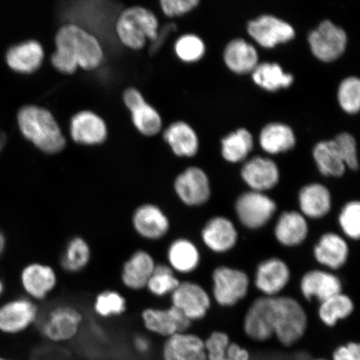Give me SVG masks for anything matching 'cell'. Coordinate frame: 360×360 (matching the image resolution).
Wrapping results in <instances>:
<instances>
[{"label":"cell","mask_w":360,"mask_h":360,"mask_svg":"<svg viewBox=\"0 0 360 360\" xmlns=\"http://www.w3.org/2000/svg\"><path fill=\"white\" fill-rule=\"evenodd\" d=\"M339 151L342 160H344L346 167L352 170L359 169L356 142L354 138L349 133H342L333 139Z\"/></svg>","instance_id":"cell-42"},{"label":"cell","mask_w":360,"mask_h":360,"mask_svg":"<svg viewBox=\"0 0 360 360\" xmlns=\"http://www.w3.org/2000/svg\"><path fill=\"white\" fill-rule=\"evenodd\" d=\"M248 32L264 48H274L295 38L292 26L273 15H262L248 25Z\"/></svg>","instance_id":"cell-19"},{"label":"cell","mask_w":360,"mask_h":360,"mask_svg":"<svg viewBox=\"0 0 360 360\" xmlns=\"http://www.w3.org/2000/svg\"><path fill=\"white\" fill-rule=\"evenodd\" d=\"M202 244L214 254L223 255L235 249L238 242V231L232 219L216 215L205 223L201 231Z\"/></svg>","instance_id":"cell-15"},{"label":"cell","mask_w":360,"mask_h":360,"mask_svg":"<svg viewBox=\"0 0 360 360\" xmlns=\"http://www.w3.org/2000/svg\"><path fill=\"white\" fill-rule=\"evenodd\" d=\"M131 226L136 235L143 240L156 242L169 235L170 219L165 210L154 202L139 205L131 215Z\"/></svg>","instance_id":"cell-11"},{"label":"cell","mask_w":360,"mask_h":360,"mask_svg":"<svg viewBox=\"0 0 360 360\" xmlns=\"http://www.w3.org/2000/svg\"><path fill=\"white\" fill-rule=\"evenodd\" d=\"M311 360H328V359H311Z\"/></svg>","instance_id":"cell-51"},{"label":"cell","mask_w":360,"mask_h":360,"mask_svg":"<svg viewBox=\"0 0 360 360\" xmlns=\"http://www.w3.org/2000/svg\"><path fill=\"white\" fill-rule=\"evenodd\" d=\"M350 250L347 238L335 232H326L313 248V256L323 269L335 272L347 264Z\"/></svg>","instance_id":"cell-17"},{"label":"cell","mask_w":360,"mask_h":360,"mask_svg":"<svg viewBox=\"0 0 360 360\" xmlns=\"http://www.w3.org/2000/svg\"><path fill=\"white\" fill-rule=\"evenodd\" d=\"M6 237H4L3 233L0 232V255H1L4 253V250H6Z\"/></svg>","instance_id":"cell-48"},{"label":"cell","mask_w":360,"mask_h":360,"mask_svg":"<svg viewBox=\"0 0 360 360\" xmlns=\"http://www.w3.org/2000/svg\"><path fill=\"white\" fill-rule=\"evenodd\" d=\"M354 308L351 297L342 292L319 303L317 314L323 325L334 328L338 323L351 316Z\"/></svg>","instance_id":"cell-32"},{"label":"cell","mask_w":360,"mask_h":360,"mask_svg":"<svg viewBox=\"0 0 360 360\" xmlns=\"http://www.w3.org/2000/svg\"><path fill=\"white\" fill-rule=\"evenodd\" d=\"M338 224L342 236L351 240L357 241L360 237V202L351 200L342 207L338 215Z\"/></svg>","instance_id":"cell-39"},{"label":"cell","mask_w":360,"mask_h":360,"mask_svg":"<svg viewBox=\"0 0 360 360\" xmlns=\"http://www.w3.org/2000/svg\"><path fill=\"white\" fill-rule=\"evenodd\" d=\"M4 290V285L3 281L1 280H0V295H1L3 294Z\"/></svg>","instance_id":"cell-50"},{"label":"cell","mask_w":360,"mask_h":360,"mask_svg":"<svg viewBox=\"0 0 360 360\" xmlns=\"http://www.w3.org/2000/svg\"><path fill=\"white\" fill-rule=\"evenodd\" d=\"M44 49L39 42L30 40L13 46L7 53V62L11 69L21 73H32L41 65Z\"/></svg>","instance_id":"cell-29"},{"label":"cell","mask_w":360,"mask_h":360,"mask_svg":"<svg viewBox=\"0 0 360 360\" xmlns=\"http://www.w3.org/2000/svg\"><path fill=\"white\" fill-rule=\"evenodd\" d=\"M345 31L330 20H325L309 35V44L314 56L323 62H332L343 55L347 46Z\"/></svg>","instance_id":"cell-13"},{"label":"cell","mask_w":360,"mask_h":360,"mask_svg":"<svg viewBox=\"0 0 360 360\" xmlns=\"http://www.w3.org/2000/svg\"><path fill=\"white\" fill-rule=\"evenodd\" d=\"M332 360H360V345L351 341L338 346L333 353Z\"/></svg>","instance_id":"cell-45"},{"label":"cell","mask_w":360,"mask_h":360,"mask_svg":"<svg viewBox=\"0 0 360 360\" xmlns=\"http://www.w3.org/2000/svg\"><path fill=\"white\" fill-rule=\"evenodd\" d=\"M211 280L213 299L221 307H233L249 294L250 278L240 269L220 265L214 269Z\"/></svg>","instance_id":"cell-6"},{"label":"cell","mask_w":360,"mask_h":360,"mask_svg":"<svg viewBox=\"0 0 360 360\" xmlns=\"http://www.w3.org/2000/svg\"><path fill=\"white\" fill-rule=\"evenodd\" d=\"M37 304L29 298L8 301L0 307V334L16 336L24 334L38 321Z\"/></svg>","instance_id":"cell-10"},{"label":"cell","mask_w":360,"mask_h":360,"mask_svg":"<svg viewBox=\"0 0 360 360\" xmlns=\"http://www.w3.org/2000/svg\"><path fill=\"white\" fill-rule=\"evenodd\" d=\"M250 359L249 351L235 342H231L222 360H250Z\"/></svg>","instance_id":"cell-47"},{"label":"cell","mask_w":360,"mask_h":360,"mask_svg":"<svg viewBox=\"0 0 360 360\" xmlns=\"http://www.w3.org/2000/svg\"><path fill=\"white\" fill-rule=\"evenodd\" d=\"M141 321L146 334L163 340L179 333L188 331L192 325V323L172 305L167 308H146L141 314Z\"/></svg>","instance_id":"cell-8"},{"label":"cell","mask_w":360,"mask_h":360,"mask_svg":"<svg viewBox=\"0 0 360 360\" xmlns=\"http://www.w3.org/2000/svg\"><path fill=\"white\" fill-rule=\"evenodd\" d=\"M252 79L259 87L268 91L290 87L294 82V77L285 73L280 65L276 63H262L256 66L252 72Z\"/></svg>","instance_id":"cell-35"},{"label":"cell","mask_w":360,"mask_h":360,"mask_svg":"<svg viewBox=\"0 0 360 360\" xmlns=\"http://www.w3.org/2000/svg\"><path fill=\"white\" fill-rule=\"evenodd\" d=\"M70 134L80 145H100L106 141L107 126L101 116L91 111H81L71 120Z\"/></svg>","instance_id":"cell-25"},{"label":"cell","mask_w":360,"mask_h":360,"mask_svg":"<svg viewBox=\"0 0 360 360\" xmlns=\"http://www.w3.org/2000/svg\"><path fill=\"white\" fill-rule=\"evenodd\" d=\"M132 347L135 354L141 357H146L152 353L154 345L151 337L147 334H136L132 339Z\"/></svg>","instance_id":"cell-46"},{"label":"cell","mask_w":360,"mask_h":360,"mask_svg":"<svg viewBox=\"0 0 360 360\" xmlns=\"http://www.w3.org/2000/svg\"><path fill=\"white\" fill-rule=\"evenodd\" d=\"M308 326V314L302 304L282 295L255 299L243 321L245 334L251 340L261 343L274 336L285 347L302 340Z\"/></svg>","instance_id":"cell-1"},{"label":"cell","mask_w":360,"mask_h":360,"mask_svg":"<svg viewBox=\"0 0 360 360\" xmlns=\"http://www.w3.org/2000/svg\"><path fill=\"white\" fill-rule=\"evenodd\" d=\"M309 235V220L299 210H285L278 215L274 227V236L281 245L298 247L304 244Z\"/></svg>","instance_id":"cell-24"},{"label":"cell","mask_w":360,"mask_h":360,"mask_svg":"<svg viewBox=\"0 0 360 360\" xmlns=\"http://www.w3.org/2000/svg\"><path fill=\"white\" fill-rule=\"evenodd\" d=\"M84 315L74 306L60 304L49 309L40 323L39 330L52 344H65L77 338L82 328Z\"/></svg>","instance_id":"cell-5"},{"label":"cell","mask_w":360,"mask_h":360,"mask_svg":"<svg viewBox=\"0 0 360 360\" xmlns=\"http://www.w3.org/2000/svg\"><path fill=\"white\" fill-rule=\"evenodd\" d=\"M313 155L317 168L323 176H343L346 165L337 150L334 141L319 142L314 147Z\"/></svg>","instance_id":"cell-34"},{"label":"cell","mask_w":360,"mask_h":360,"mask_svg":"<svg viewBox=\"0 0 360 360\" xmlns=\"http://www.w3.org/2000/svg\"><path fill=\"white\" fill-rule=\"evenodd\" d=\"M116 33L126 47L139 51L147 39L155 41L159 36V21L155 13L139 6L126 8L116 22Z\"/></svg>","instance_id":"cell-4"},{"label":"cell","mask_w":360,"mask_h":360,"mask_svg":"<svg viewBox=\"0 0 360 360\" xmlns=\"http://www.w3.org/2000/svg\"><path fill=\"white\" fill-rule=\"evenodd\" d=\"M298 204L300 212L308 220L323 219L332 210L331 193L322 184H306L299 192Z\"/></svg>","instance_id":"cell-26"},{"label":"cell","mask_w":360,"mask_h":360,"mask_svg":"<svg viewBox=\"0 0 360 360\" xmlns=\"http://www.w3.org/2000/svg\"><path fill=\"white\" fill-rule=\"evenodd\" d=\"M0 360H15L11 357L6 356V355H4L0 354Z\"/></svg>","instance_id":"cell-49"},{"label":"cell","mask_w":360,"mask_h":360,"mask_svg":"<svg viewBox=\"0 0 360 360\" xmlns=\"http://www.w3.org/2000/svg\"><path fill=\"white\" fill-rule=\"evenodd\" d=\"M164 139L179 157H193L199 150V139L191 125L179 121L169 126Z\"/></svg>","instance_id":"cell-30"},{"label":"cell","mask_w":360,"mask_h":360,"mask_svg":"<svg viewBox=\"0 0 360 360\" xmlns=\"http://www.w3.org/2000/svg\"><path fill=\"white\" fill-rule=\"evenodd\" d=\"M175 53L184 62L193 63L200 60L205 53V45L195 34H184L175 43Z\"/></svg>","instance_id":"cell-41"},{"label":"cell","mask_w":360,"mask_h":360,"mask_svg":"<svg viewBox=\"0 0 360 360\" xmlns=\"http://www.w3.org/2000/svg\"><path fill=\"white\" fill-rule=\"evenodd\" d=\"M241 178L252 191L266 193L280 182V169L276 162L267 158L255 157L246 162Z\"/></svg>","instance_id":"cell-23"},{"label":"cell","mask_w":360,"mask_h":360,"mask_svg":"<svg viewBox=\"0 0 360 360\" xmlns=\"http://www.w3.org/2000/svg\"><path fill=\"white\" fill-rule=\"evenodd\" d=\"M20 283L29 299L42 301L56 289L58 274L51 265L31 263L22 269Z\"/></svg>","instance_id":"cell-16"},{"label":"cell","mask_w":360,"mask_h":360,"mask_svg":"<svg viewBox=\"0 0 360 360\" xmlns=\"http://www.w3.org/2000/svg\"><path fill=\"white\" fill-rule=\"evenodd\" d=\"M224 60L229 69L236 74L252 73L259 65L258 52L245 39H236L225 48Z\"/></svg>","instance_id":"cell-28"},{"label":"cell","mask_w":360,"mask_h":360,"mask_svg":"<svg viewBox=\"0 0 360 360\" xmlns=\"http://www.w3.org/2000/svg\"><path fill=\"white\" fill-rule=\"evenodd\" d=\"M180 281L177 274L167 264L157 263L146 290L155 298H165L176 290Z\"/></svg>","instance_id":"cell-38"},{"label":"cell","mask_w":360,"mask_h":360,"mask_svg":"<svg viewBox=\"0 0 360 360\" xmlns=\"http://www.w3.org/2000/svg\"><path fill=\"white\" fill-rule=\"evenodd\" d=\"M124 105L131 112L132 121L138 131L146 136H154L162 127L161 117L136 89L129 88L124 93Z\"/></svg>","instance_id":"cell-20"},{"label":"cell","mask_w":360,"mask_h":360,"mask_svg":"<svg viewBox=\"0 0 360 360\" xmlns=\"http://www.w3.org/2000/svg\"><path fill=\"white\" fill-rule=\"evenodd\" d=\"M56 45L51 63L63 74H74L78 67L93 70L102 64L103 52L100 42L79 25L61 27L56 36Z\"/></svg>","instance_id":"cell-2"},{"label":"cell","mask_w":360,"mask_h":360,"mask_svg":"<svg viewBox=\"0 0 360 360\" xmlns=\"http://www.w3.org/2000/svg\"><path fill=\"white\" fill-rule=\"evenodd\" d=\"M301 295L306 300H316L321 303L343 292V282L335 272L314 269L305 272L300 282Z\"/></svg>","instance_id":"cell-18"},{"label":"cell","mask_w":360,"mask_h":360,"mask_svg":"<svg viewBox=\"0 0 360 360\" xmlns=\"http://www.w3.org/2000/svg\"><path fill=\"white\" fill-rule=\"evenodd\" d=\"M199 4V0H162L160 2L162 11L169 17L182 15Z\"/></svg>","instance_id":"cell-44"},{"label":"cell","mask_w":360,"mask_h":360,"mask_svg":"<svg viewBox=\"0 0 360 360\" xmlns=\"http://www.w3.org/2000/svg\"><path fill=\"white\" fill-rule=\"evenodd\" d=\"M291 281L290 265L280 257H270L259 263L255 269L254 283L262 296L281 295Z\"/></svg>","instance_id":"cell-14"},{"label":"cell","mask_w":360,"mask_h":360,"mask_svg":"<svg viewBox=\"0 0 360 360\" xmlns=\"http://www.w3.org/2000/svg\"><path fill=\"white\" fill-rule=\"evenodd\" d=\"M204 340L207 360H222L231 343V338L223 331H214Z\"/></svg>","instance_id":"cell-43"},{"label":"cell","mask_w":360,"mask_h":360,"mask_svg":"<svg viewBox=\"0 0 360 360\" xmlns=\"http://www.w3.org/2000/svg\"><path fill=\"white\" fill-rule=\"evenodd\" d=\"M92 250L89 242L81 236L71 238L61 255L60 263L64 271L78 274L83 271L91 261Z\"/></svg>","instance_id":"cell-31"},{"label":"cell","mask_w":360,"mask_h":360,"mask_svg":"<svg viewBox=\"0 0 360 360\" xmlns=\"http://www.w3.org/2000/svg\"><path fill=\"white\" fill-rule=\"evenodd\" d=\"M295 135L290 126L281 123L267 124L260 133L259 143L265 152L276 155L291 150Z\"/></svg>","instance_id":"cell-33"},{"label":"cell","mask_w":360,"mask_h":360,"mask_svg":"<svg viewBox=\"0 0 360 360\" xmlns=\"http://www.w3.org/2000/svg\"><path fill=\"white\" fill-rule=\"evenodd\" d=\"M254 141L245 129H240L222 139V155L231 163L244 160L253 150Z\"/></svg>","instance_id":"cell-36"},{"label":"cell","mask_w":360,"mask_h":360,"mask_svg":"<svg viewBox=\"0 0 360 360\" xmlns=\"http://www.w3.org/2000/svg\"><path fill=\"white\" fill-rule=\"evenodd\" d=\"M156 264L155 259L150 252L146 250H135L122 265L121 283L130 291L146 290Z\"/></svg>","instance_id":"cell-22"},{"label":"cell","mask_w":360,"mask_h":360,"mask_svg":"<svg viewBox=\"0 0 360 360\" xmlns=\"http://www.w3.org/2000/svg\"><path fill=\"white\" fill-rule=\"evenodd\" d=\"M160 360H207L205 340L188 331L162 342Z\"/></svg>","instance_id":"cell-21"},{"label":"cell","mask_w":360,"mask_h":360,"mask_svg":"<svg viewBox=\"0 0 360 360\" xmlns=\"http://www.w3.org/2000/svg\"><path fill=\"white\" fill-rule=\"evenodd\" d=\"M174 191L179 200L191 208L205 205L211 197L208 175L195 166L184 170L175 178Z\"/></svg>","instance_id":"cell-12"},{"label":"cell","mask_w":360,"mask_h":360,"mask_svg":"<svg viewBox=\"0 0 360 360\" xmlns=\"http://www.w3.org/2000/svg\"><path fill=\"white\" fill-rule=\"evenodd\" d=\"M1 147H2V139H0V148H1Z\"/></svg>","instance_id":"cell-52"},{"label":"cell","mask_w":360,"mask_h":360,"mask_svg":"<svg viewBox=\"0 0 360 360\" xmlns=\"http://www.w3.org/2000/svg\"><path fill=\"white\" fill-rule=\"evenodd\" d=\"M169 298L170 305L179 309L191 323L204 319L212 306V298L205 288L190 281H180Z\"/></svg>","instance_id":"cell-9"},{"label":"cell","mask_w":360,"mask_h":360,"mask_svg":"<svg viewBox=\"0 0 360 360\" xmlns=\"http://www.w3.org/2000/svg\"><path fill=\"white\" fill-rule=\"evenodd\" d=\"M167 264L176 274H191L199 268L201 254L190 238H178L170 243L166 252Z\"/></svg>","instance_id":"cell-27"},{"label":"cell","mask_w":360,"mask_h":360,"mask_svg":"<svg viewBox=\"0 0 360 360\" xmlns=\"http://www.w3.org/2000/svg\"><path fill=\"white\" fill-rule=\"evenodd\" d=\"M18 122L26 139L46 154H57L66 146V139L55 117L46 109L36 105L22 107Z\"/></svg>","instance_id":"cell-3"},{"label":"cell","mask_w":360,"mask_h":360,"mask_svg":"<svg viewBox=\"0 0 360 360\" xmlns=\"http://www.w3.org/2000/svg\"><path fill=\"white\" fill-rule=\"evenodd\" d=\"M233 209L242 226L255 231L271 221L277 213L278 205L266 193L250 191L237 198Z\"/></svg>","instance_id":"cell-7"},{"label":"cell","mask_w":360,"mask_h":360,"mask_svg":"<svg viewBox=\"0 0 360 360\" xmlns=\"http://www.w3.org/2000/svg\"><path fill=\"white\" fill-rule=\"evenodd\" d=\"M340 105L349 114H357L360 108V80L349 77L342 81L338 91Z\"/></svg>","instance_id":"cell-40"},{"label":"cell","mask_w":360,"mask_h":360,"mask_svg":"<svg viewBox=\"0 0 360 360\" xmlns=\"http://www.w3.org/2000/svg\"><path fill=\"white\" fill-rule=\"evenodd\" d=\"M127 308V300L121 292L115 290H105L98 292L93 304L94 314L103 319L120 317Z\"/></svg>","instance_id":"cell-37"}]
</instances>
